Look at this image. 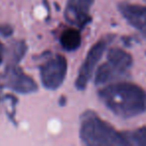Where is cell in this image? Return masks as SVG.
Masks as SVG:
<instances>
[{
    "label": "cell",
    "mask_w": 146,
    "mask_h": 146,
    "mask_svg": "<svg viewBox=\"0 0 146 146\" xmlns=\"http://www.w3.org/2000/svg\"><path fill=\"white\" fill-rule=\"evenodd\" d=\"M131 65V58L129 55L119 49L111 50L108 54V62L102 65L97 74L96 81L104 83L117 76L122 75L129 69Z\"/></svg>",
    "instance_id": "obj_3"
},
{
    "label": "cell",
    "mask_w": 146,
    "mask_h": 146,
    "mask_svg": "<svg viewBox=\"0 0 146 146\" xmlns=\"http://www.w3.org/2000/svg\"><path fill=\"white\" fill-rule=\"evenodd\" d=\"M81 135L87 144H126L114 129L96 118L87 119L84 122Z\"/></svg>",
    "instance_id": "obj_2"
},
{
    "label": "cell",
    "mask_w": 146,
    "mask_h": 146,
    "mask_svg": "<svg viewBox=\"0 0 146 146\" xmlns=\"http://www.w3.org/2000/svg\"><path fill=\"white\" fill-rule=\"evenodd\" d=\"M93 0H69L67 17L73 22H81L87 16V12Z\"/></svg>",
    "instance_id": "obj_6"
},
{
    "label": "cell",
    "mask_w": 146,
    "mask_h": 146,
    "mask_svg": "<svg viewBox=\"0 0 146 146\" xmlns=\"http://www.w3.org/2000/svg\"><path fill=\"white\" fill-rule=\"evenodd\" d=\"M105 47H106V42H99L90 50L89 53H88L87 58H86L85 62L82 65L79 76H78L77 83H76L78 88L83 89L86 86L88 80L90 79L92 73H93L96 63L99 61L100 57L103 54Z\"/></svg>",
    "instance_id": "obj_5"
},
{
    "label": "cell",
    "mask_w": 146,
    "mask_h": 146,
    "mask_svg": "<svg viewBox=\"0 0 146 146\" xmlns=\"http://www.w3.org/2000/svg\"><path fill=\"white\" fill-rule=\"evenodd\" d=\"M66 72V61L62 56H57L46 63L41 70L43 84L47 88L58 87L62 83Z\"/></svg>",
    "instance_id": "obj_4"
},
{
    "label": "cell",
    "mask_w": 146,
    "mask_h": 146,
    "mask_svg": "<svg viewBox=\"0 0 146 146\" xmlns=\"http://www.w3.org/2000/svg\"><path fill=\"white\" fill-rule=\"evenodd\" d=\"M2 61V55H1V46H0V62Z\"/></svg>",
    "instance_id": "obj_9"
},
{
    "label": "cell",
    "mask_w": 146,
    "mask_h": 146,
    "mask_svg": "<svg viewBox=\"0 0 146 146\" xmlns=\"http://www.w3.org/2000/svg\"><path fill=\"white\" fill-rule=\"evenodd\" d=\"M101 96L112 111L123 117H130L146 110L145 92L135 85H112L104 89Z\"/></svg>",
    "instance_id": "obj_1"
},
{
    "label": "cell",
    "mask_w": 146,
    "mask_h": 146,
    "mask_svg": "<svg viewBox=\"0 0 146 146\" xmlns=\"http://www.w3.org/2000/svg\"><path fill=\"white\" fill-rule=\"evenodd\" d=\"M61 44L67 50L76 49L80 44V35L74 29H68L61 36Z\"/></svg>",
    "instance_id": "obj_8"
},
{
    "label": "cell",
    "mask_w": 146,
    "mask_h": 146,
    "mask_svg": "<svg viewBox=\"0 0 146 146\" xmlns=\"http://www.w3.org/2000/svg\"><path fill=\"white\" fill-rule=\"evenodd\" d=\"M123 12L132 24L141 29L146 34V8L140 9L139 7L127 6L123 9Z\"/></svg>",
    "instance_id": "obj_7"
}]
</instances>
